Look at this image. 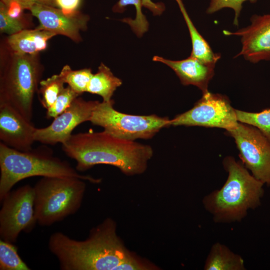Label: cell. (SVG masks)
<instances>
[{
    "instance_id": "6",
    "label": "cell",
    "mask_w": 270,
    "mask_h": 270,
    "mask_svg": "<svg viewBox=\"0 0 270 270\" xmlns=\"http://www.w3.org/2000/svg\"><path fill=\"white\" fill-rule=\"evenodd\" d=\"M42 71L38 54L12 52L0 71V104L11 106L31 122L34 98Z\"/></svg>"
},
{
    "instance_id": "1",
    "label": "cell",
    "mask_w": 270,
    "mask_h": 270,
    "mask_svg": "<svg viewBox=\"0 0 270 270\" xmlns=\"http://www.w3.org/2000/svg\"><path fill=\"white\" fill-rule=\"evenodd\" d=\"M48 246L62 270H116L130 252L117 234L116 222L110 218L92 228L84 240L54 232Z\"/></svg>"
},
{
    "instance_id": "17",
    "label": "cell",
    "mask_w": 270,
    "mask_h": 270,
    "mask_svg": "<svg viewBox=\"0 0 270 270\" xmlns=\"http://www.w3.org/2000/svg\"><path fill=\"white\" fill-rule=\"evenodd\" d=\"M184 16L190 32L192 51L190 56L202 63L216 66L220 58V54L214 53L208 42L198 32L190 18L182 0H176Z\"/></svg>"
},
{
    "instance_id": "28",
    "label": "cell",
    "mask_w": 270,
    "mask_h": 270,
    "mask_svg": "<svg viewBox=\"0 0 270 270\" xmlns=\"http://www.w3.org/2000/svg\"><path fill=\"white\" fill-rule=\"evenodd\" d=\"M158 269V266L149 260H144L130 252L126 258L118 266L116 270H156Z\"/></svg>"
},
{
    "instance_id": "2",
    "label": "cell",
    "mask_w": 270,
    "mask_h": 270,
    "mask_svg": "<svg viewBox=\"0 0 270 270\" xmlns=\"http://www.w3.org/2000/svg\"><path fill=\"white\" fill-rule=\"evenodd\" d=\"M62 148L76 160L78 172L108 164L127 176L144 173L153 155L150 146L116 137L104 130L72 134Z\"/></svg>"
},
{
    "instance_id": "10",
    "label": "cell",
    "mask_w": 270,
    "mask_h": 270,
    "mask_svg": "<svg viewBox=\"0 0 270 270\" xmlns=\"http://www.w3.org/2000/svg\"><path fill=\"white\" fill-rule=\"evenodd\" d=\"M226 132L234 138L243 164L270 187V142L256 128L240 122Z\"/></svg>"
},
{
    "instance_id": "5",
    "label": "cell",
    "mask_w": 270,
    "mask_h": 270,
    "mask_svg": "<svg viewBox=\"0 0 270 270\" xmlns=\"http://www.w3.org/2000/svg\"><path fill=\"white\" fill-rule=\"evenodd\" d=\"M37 223L50 226L80 208L86 190L84 180L66 176L42 177L34 185Z\"/></svg>"
},
{
    "instance_id": "4",
    "label": "cell",
    "mask_w": 270,
    "mask_h": 270,
    "mask_svg": "<svg viewBox=\"0 0 270 270\" xmlns=\"http://www.w3.org/2000/svg\"><path fill=\"white\" fill-rule=\"evenodd\" d=\"M0 200L18 182L25 178L42 177H74L98 183V179L78 173L69 162L55 156L52 150L40 146L20 151L0 142Z\"/></svg>"
},
{
    "instance_id": "26",
    "label": "cell",
    "mask_w": 270,
    "mask_h": 270,
    "mask_svg": "<svg viewBox=\"0 0 270 270\" xmlns=\"http://www.w3.org/2000/svg\"><path fill=\"white\" fill-rule=\"evenodd\" d=\"M25 21L23 17L14 18L10 16L7 11L6 6L0 2V31L12 35L18 33L26 28Z\"/></svg>"
},
{
    "instance_id": "31",
    "label": "cell",
    "mask_w": 270,
    "mask_h": 270,
    "mask_svg": "<svg viewBox=\"0 0 270 270\" xmlns=\"http://www.w3.org/2000/svg\"><path fill=\"white\" fill-rule=\"evenodd\" d=\"M142 7L152 12L154 16L160 15L165 10V6L162 2H154L151 0H140Z\"/></svg>"
},
{
    "instance_id": "21",
    "label": "cell",
    "mask_w": 270,
    "mask_h": 270,
    "mask_svg": "<svg viewBox=\"0 0 270 270\" xmlns=\"http://www.w3.org/2000/svg\"><path fill=\"white\" fill-rule=\"evenodd\" d=\"M64 84L60 73L40 80L38 91L40 95V100L43 108L46 110L52 105L64 88Z\"/></svg>"
},
{
    "instance_id": "20",
    "label": "cell",
    "mask_w": 270,
    "mask_h": 270,
    "mask_svg": "<svg viewBox=\"0 0 270 270\" xmlns=\"http://www.w3.org/2000/svg\"><path fill=\"white\" fill-rule=\"evenodd\" d=\"M129 5H132L136 8L135 18H124L121 20L128 24L137 36L141 37L148 30V23L142 11V6L140 0H119L113 6L112 10L114 12L122 13Z\"/></svg>"
},
{
    "instance_id": "14",
    "label": "cell",
    "mask_w": 270,
    "mask_h": 270,
    "mask_svg": "<svg viewBox=\"0 0 270 270\" xmlns=\"http://www.w3.org/2000/svg\"><path fill=\"white\" fill-rule=\"evenodd\" d=\"M36 128L11 106L0 104V140L20 151L32 150Z\"/></svg>"
},
{
    "instance_id": "30",
    "label": "cell",
    "mask_w": 270,
    "mask_h": 270,
    "mask_svg": "<svg viewBox=\"0 0 270 270\" xmlns=\"http://www.w3.org/2000/svg\"><path fill=\"white\" fill-rule=\"evenodd\" d=\"M56 7L66 12L78 10L81 0H54Z\"/></svg>"
},
{
    "instance_id": "22",
    "label": "cell",
    "mask_w": 270,
    "mask_h": 270,
    "mask_svg": "<svg viewBox=\"0 0 270 270\" xmlns=\"http://www.w3.org/2000/svg\"><path fill=\"white\" fill-rule=\"evenodd\" d=\"M60 73L64 83L80 95L86 92L88 86L94 74L90 68L72 70L68 65L64 66Z\"/></svg>"
},
{
    "instance_id": "27",
    "label": "cell",
    "mask_w": 270,
    "mask_h": 270,
    "mask_svg": "<svg viewBox=\"0 0 270 270\" xmlns=\"http://www.w3.org/2000/svg\"><path fill=\"white\" fill-rule=\"evenodd\" d=\"M246 0L255 2L256 0H210L206 9L208 14H212L224 8H230L234 12V24L238 26V18L242 8V4Z\"/></svg>"
},
{
    "instance_id": "23",
    "label": "cell",
    "mask_w": 270,
    "mask_h": 270,
    "mask_svg": "<svg viewBox=\"0 0 270 270\" xmlns=\"http://www.w3.org/2000/svg\"><path fill=\"white\" fill-rule=\"evenodd\" d=\"M0 270H30L28 265L20 258L18 248L11 243L0 240Z\"/></svg>"
},
{
    "instance_id": "3",
    "label": "cell",
    "mask_w": 270,
    "mask_h": 270,
    "mask_svg": "<svg viewBox=\"0 0 270 270\" xmlns=\"http://www.w3.org/2000/svg\"><path fill=\"white\" fill-rule=\"evenodd\" d=\"M223 166L228 172L226 182L220 189L204 196L203 205L215 222L240 221L246 216L248 210L260 205L264 184L232 156L225 158Z\"/></svg>"
},
{
    "instance_id": "24",
    "label": "cell",
    "mask_w": 270,
    "mask_h": 270,
    "mask_svg": "<svg viewBox=\"0 0 270 270\" xmlns=\"http://www.w3.org/2000/svg\"><path fill=\"white\" fill-rule=\"evenodd\" d=\"M238 122L253 126L258 129L270 142V109L258 112H251L236 110Z\"/></svg>"
},
{
    "instance_id": "8",
    "label": "cell",
    "mask_w": 270,
    "mask_h": 270,
    "mask_svg": "<svg viewBox=\"0 0 270 270\" xmlns=\"http://www.w3.org/2000/svg\"><path fill=\"white\" fill-rule=\"evenodd\" d=\"M34 187L29 184L9 192L4 198L0 210V237L15 242L22 232H30L37 223Z\"/></svg>"
},
{
    "instance_id": "29",
    "label": "cell",
    "mask_w": 270,
    "mask_h": 270,
    "mask_svg": "<svg viewBox=\"0 0 270 270\" xmlns=\"http://www.w3.org/2000/svg\"><path fill=\"white\" fill-rule=\"evenodd\" d=\"M0 2L6 6L13 4H17L24 10H30L34 5L37 4L56 7L54 0H0Z\"/></svg>"
},
{
    "instance_id": "15",
    "label": "cell",
    "mask_w": 270,
    "mask_h": 270,
    "mask_svg": "<svg viewBox=\"0 0 270 270\" xmlns=\"http://www.w3.org/2000/svg\"><path fill=\"white\" fill-rule=\"evenodd\" d=\"M152 60L170 68L183 85L196 86L202 94L208 92V85L214 74L215 66L202 63L190 56L180 60H170L157 56Z\"/></svg>"
},
{
    "instance_id": "12",
    "label": "cell",
    "mask_w": 270,
    "mask_h": 270,
    "mask_svg": "<svg viewBox=\"0 0 270 270\" xmlns=\"http://www.w3.org/2000/svg\"><path fill=\"white\" fill-rule=\"evenodd\" d=\"M40 22L36 28L66 36L74 42L82 40L80 32L84 30L90 19L78 10L66 12L56 7L37 4L30 10Z\"/></svg>"
},
{
    "instance_id": "25",
    "label": "cell",
    "mask_w": 270,
    "mask_h": 270,
    "mask_svg": "<svg viewBox=\"0 0 270 270\" xmlns=\"http://www.w3.org/2000/svg\"><path fill=\"white\" fill-rule=\"evenodd\" d=\"M80 96L69 86L64 87L52 105L46 109V118L49 119L56 117L68 108Z\"/></svg>"
},
{
    "instance_id": "13",
    "label": "cell",
    "mask_w": 270,
    "mask_h": 270,
    "mask_svg": "<svg viewBox=\"0 0 270 270\" xmlns=\"http://www.w3.org/2000/svg\"><path fill=\"white\" fill-rule=\"evenodd\" d=\"M248 26L235 32L224 30L226 36L241 37L242 48L234 58L242 56L252 63L270 60V14L253 15Z\"/></svg>"
},
{
    "instance_id": "9",
    "label": "cell",
    "mask_w": 270,
    "mask_h": 270,
    "mask_svg": "<svg viewBox=\"0 0 270 270\" xmlns=\"http://www.w3.org/2000/svg\"><path fill=\"white\" fill-rule=\"evenodd\" d=\"M238 122L236 110L228 98L208 92L202 94L191 109L170 120V126L218 128L226 131L234 128Z\"/></svg>"
},
{
    "instance_id": "7",
    "label": "cell",
    "mask_w": 270,
    "mask_h": 270,
    "mask_svg": "<svg viewBox=\"0 0 270 270\" xmlns=\"http://www.w3.org/2000/svg\"><path fill=\"white\" fill-rule=\"evenodd\" d=\"M114 103L112 100L99 102L89 122L113 136L132 141L150 138L163 128L170 126V120L168 118L122 113L114 108Z\"/></svg>"
},
{
    "instance_id": "16",
    "label": "cell",
    "mask_w": 270,
    "mask_h": 270,
    "mask_svg": "<svg viewBox=\"0 0 270 270\" xmlns=\"http://www.w3.org/2000/svg\"><path fill=\"white\" fill-rule=\"evenodd\" d=\"M56 36L51 32L40 30L24 29L9 36L8 44L12 52L19 54H38L44 50L48 40Z\"/></svg>"
},
{
    "instance_id": "18",
    "label": "cell",
    "mask_w": 270,
    "mask_h": 270,
    "mask_svg": "<svg viewBox=\"0 0 270 270\" xmlns=\"http://www.w3.org/2000/svg\"><path fill=\"white\" fill-rule=\"evenodd\" d=\"M205 270H244V260L220 242L214 244L206 260Z\"/></svg>"
},
{
    "instance_id": "19",
    "label": "cell",
    "mask_w": 270,
    "mask_h": 270,
    "mask_svg": "<svg viewBox=\"0 0 270 270\" xmlns=\"http://www.w3.org/2000/svg\"><path fill=\"white\" fill-rule=\"evenodd\" d=\"M122 81L114 75L110 70L101 63L98 72L94 74L88 86L86 92L100 96L102 101L108 102Z\"/></svg>"
},
{
    "instance_id": "11",
    "label": "cell",
    "mask_w": 270,
    "mask_h": 270,
    "mask_svg": "<svg viewBox=\"0 0 270 270\" xmlns=\"http://www.w3.org/2000/svg\"><path fill=\"white\" fill-rule=\"evenodd\" d=\"M99 102L98 100L87 101L78 96L68 108L54 118L48 126L36 128L35 141L50 145L64 143L72 136L73 130L78 126L89 121L92 112Z\"/></svg>"
}]
</instances>
